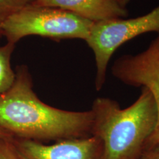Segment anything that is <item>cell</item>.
<instances>
[{"label":"cell","instance_id":"6da1fadb","mask_svg":"<svg viewBox=\"0 0 159 159\" xmlns=\"http://www.w3.org/2000/svg\"><path fill=\"white\" fill-rule=\"evenodd\" d=\"M15 72L13 84L0 96V128L13 138L41 143L92 136V111H66L46 104L33 90L27 66H19Z\"/></svg>","mask_w":159,"mask_h":159},{"label":"cell","instance_id":"7a4b0ae2","mask_svg":"<svg viewBox=\"0 0 159 159\" xmlns=\"http://www.w3.org/2000/svg\"><path fill=\"white\" fill-rule=\"evenodd\" d=\"M91 111L92 136L103 143L105 159H139L157 122L156 105L150 91L142 87L139 98L124 109L116 100L98 97Z\"/></svg>","mask_w":159,"mask_h":159},{"label":"cell","instance_id":"3957f363","mask_svg":"<svg viewBox=\"0 0 159 159\" xmlns=\"http://www.w3.org/2000/svg\"><path fill=\"white\" fill-rule=\"evenodd\" d=\"M94 23L71 12L28 4L7 20L3 26L7 42L16 44L29 35L52 40L81 39L85 41Z\"/></svg>","mask_w":159,"mask_h":159},{"label":"cell","instance_id":"277c9868","mask_svg":"<svg viewBox=\"0 0 159 159\" xmlns=\"http://www.w3.org/2000/svg\"><path fill=\"white\" fill-rule=\"evenodd\" d=\"M159 33V5L146 14L133 19H116L94 23L87 44L94 53L97 91L102 89L110 60L119 47L145 33Z\"/></svg>","mask_w":159,"mask_h":159},{"label":"cell","instance_id":"5b68a950","mask_svg":"<svg viewBox=\"0 0 159 159\" xmlns=\"http://www.w3.org/2000/svg\"><path fill=\"white\" fill-rule=\"evenodd\" d=\"M111 74L120 82L133 87L147 88L153 97L157 108L156 128L145 148L159 142V33L144 50L124 55L111 66Z\"/></svg>","mask_w":159,"mask_h":159},{"label":"cell","instance_id":"8992f818","mask_svg":"<svg viewBox=\"0 0 159 159\" xmlns=\"http://www.w3.org/2000/svg\"><path fill=\"white\" fill-rule=\"evenodd\" d=\"M11 144L21 159H105L102 141L91 136L47 144L35 141L12 138Z\"/></svg>","mask_w":159,"mask_h":159},{"label":"cell","instance_id":"52a82bcc","mask_svg":"<svg viewBox=\"0 0 159 159\" xmlns=\"http://www.w3.org/2000/svg\"><path fill=\"white\" fill-rule=\"evenodd\" d=\"M30 4L64 10L94 24L128 15L126 7L115 0H32Z\"/></svg>","mask_w":159,"mask_h":159},{"label":"cell","instance_id":"ba28073f","mask_svg":"<svg viewBox=\"0 0 159 159\" xmlns=\"http://www.w3.org/2000/svg\"><path fill=\"white\" fill-rule=\"evenodd\" d=\"M15 47L16 44L10 42L0 45V96L9 90L15 80L16 72L11 66Z\"/></svg>","mask_w":159,"mask_h":159},{"label":"cell","instance_id":"9c48e42d","mask_svg":"<svg viewBox=\"0 0 159 159\" xmlns=\"http://www.w3.org/2000/svg\"><path fill=\"white\" fill-rule=\"evenodd\" d=\"M32 0H0V39L3 37V26L16 13L31 2Z\"/></svg>","mask_w":159,"mask_h":159},{"label":"cell","instance_id":"30bf717a","mask_svg":"<svg viewBox=\"0 0 159 159\" xmlns=\"http://www.w3.org/2000/svg\"><path fill=\"white\" fill-rule=\"evenodd\" d=\"M11 139L0 138V159H21L13 148Z\"/></svg>","mask_w":159,"mask_h":159},{"label":"cell","instance_id":"8fae6325","mask_svg":"<svg viewBox=\"0 0 159 159\" xmlns=\"http://www.w3.org/2000/svg\"><path fill=\"white\" fill-rule=\"evenodd\" d=\"M139 159H159V142L145 148Z\"/></svg>","mask_w":159,"mask_h":159},{"label":"cell","instance_id":"7c38bea8","mask_svg":"<svg viewBox=\"0 0 159 159\" xmlns=\"http://www.w3.org/2000/svg\"><path fill=\"white\" fill-rule=\"evenodd\" d=\"M0 138H3V139H12L13 136H11L9 133H7V131H5V130H3L2 128H0Z\"/></svg>","mask_w":159,"mask_h":159},{"label":"cell","instance_id":"4fadbf2b","mask_svg":"<svg viewBox=\"0 0 159 159\" xmlns=\"http://www.w3.org/2000/svg\"><path fill=\"white\" fill-rule=\"evenodd\" d=\"M119 5H120L123 7H126V6L130 2V0H115Z\"/></svg>","mask_w":159,"mask_h":159}]
</instances>
